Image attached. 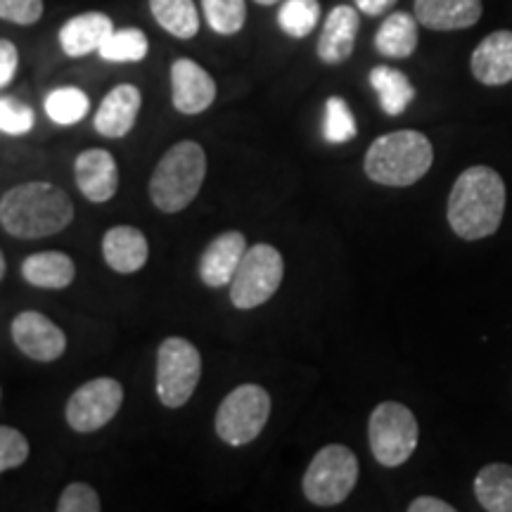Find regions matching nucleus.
Returning <instances> with one entry per match:
<instances>
[{
	"label": "nucleus",
	"mask_w": 512,
	"mask_h": 512,
	"mask_svg": "<svg viewBox=\"0 0 512 512\" xmlns=\"http://www.w3.org/2000/svg\"><path fill=\"white\" fill-rule=\"evenodd\" d=\"M505 214V183L491 166H470L448 195L446 219L463 240H484L501 228Z\"/></svg>",
	"instance_id": "nucleus-1"
},
{
	"label": "nucleus",
	"mask_w": 512,
	"mask_h": 512,
	"mask_svg": "<svg viewBox=\"0 0 512 512\" xmlns=\"http://www.w3.org/2000/svg\"><path fill=\"white\" fill-rule=\"evenodd\" d=\"M72 221L74 202L67 192L48 181L15 185L0 200V226L12 238H50L62 233Z\"/></svg>",
	"instance_id": "nucleus-2"
},
{
	"label": "nucleus",
	"mask_w": 512,
	"mask_h": 512,
	"mask_svg": "<svg viewBox=\"0 0 512 512\" xmlns=\"http://www.w3.org/2000/svg\"><path fill=\"white\" fill-rule=\"evenodd\" d=\"M434 150L430 138L420 131H394L373 140L368 147L366 176L377 185L389 188H408L418 183L432 169Z\"/></svg>",
	"instance_id": "nucleus-3"
},
{
	"label": "nucleus",
	"mask_w": 512,
	"mask_h": 512,
	"mask_svg": "<svg viewBox=\"0 0 512 512\" xmlns=\"http://www.w3.org/2000/svg\"><path fill=\"white\" fill-rule=\"evenodd\" d=\"M207 178V152L195 140H181L159 159L150 178L152 204L164 214L188 209Z\"/></svg>",
	"instance_id": "nucleus-4"
},
{
	"label": "nucleus",
	"mask_w": 512,
	"mask_h": 512,
	"mask_svg": "<svg viewBox=\"0 0 512 512\" xmlns=\"http://www.w3.org/2000/svg\"><path fill=\"white\" fill-rule=\"evenodd\" d=\"M358 482V458L342 444H328L306 467L302 489L309 503L320 508L344 503Z\"/></svg>",
	"instance_id": "nucleus-5"
},
{
	"label": "nucleus",
	"mask_w": 512,
	"mask_h": 512,
	"mask_svg": "<svg viewBox=\"0 0 512 512\" xmlns=\"http://www.w3.org/2000/svg\"><path fill=\"white\" fill-rule=\"evenodd\" d=\"M420 430L413 411L399 401H384L370 413L368 441L382 467H399L418 448Z\"/></svg>",
	"instance_id": "nucleus-6"
},
{
	"label": "nucleus",
	"mask_w": 512,
	"mask_h": 512,
	"mask_svg": "<svg viewBox=\"0 0 512 512\" xmlns=\"http://www.w3.org/2000/svg\"><path fill=\"white\" fill-rule=\"evenodd\" d=\"M283 275V254L273 245L259 242V245L247 247L238 266V273H235L233 283H230V302L240 311L259 309L283 285Z\"/></svg>",
	"instance_id": "nucleus-7"
},
{
	"label": "nucleus",
	"mask_w": 512,
	"mask_h": 512,
	"mask_svg": "<svg viewBox=\"0 0 512 512\" xmlns=\"http://www.w3.org/2000/svg\"><path fill=\"white\" fill-rule=\"evenodd\" d=\"M271 418V394L259 384H240L216 411V434L228 446H247L264 432Z\"/></svg>",
	"instance_id": "nucleus-8"
},
{
	"label": "nucleus",
	"mask_w": 512,
	"mask_h": 512,
	"mask_svg": "<svg viewBox=\"0 0 512 512\" xmlns=\"http://www.w3.org/2000/svg\"><path fill=\"white\" fill-rule=\"evenodd\" d=\"M202 377V356L183 337H166L157 351V396L166 408H183Z\"/></svg>",
	"instance_id": "nucleus-9"
},
{
	"label": "nucleus",
	"mask_w": 512,
	"mask_h": 512,
	"mask_svg": "<svg viewBox=\"0 0 512 512\" xmlns=\"http://www.w3.org/2000/svg\"><path fill=\"white\" fill-rule=\"evenodd\" d=\"M124 403V387L114 377H95V380L81 384L69 396L64 418L67 425L79 434L98 432L107 422L114 420Z\"/></svg>",
	"instance_id": "nucleus-10"
},
{
	"label": "nucleus",
	"mask_w": 512,
	"mask_h": 512,
	"mask_svg": "<svg viewBox=\"0 0 512 512\" xmlns=\"http://www.w3.org/2000/svg\"><path fill=\"white\" fill-rule=\"evenodd\" d=\"M12 342L31 361L53 363L67 351V335L60 325L38 311H22L12 320Z\"/></svg>",
	"instance_id": "nucleus-11"
},
{
	"label": "nucleus",
	"mask_w": 512,
	"mask_h": 512,
	"mask_svg": "<svg viewBox=\"0 0 512 512\" xmlns=\"http://www.w3.org/2000/svg\"><path fill=\"white\" fill-rule=\"evenodd\" d=\"M171 100L181 114H202L216 100V81L195 60L181 57L171 64Z\"/></svg>",
	"instance_id": "nucleus-12"
},
{
	"label": "nucleus",
	"mask_w": 512,
	"mask_h": 512,
	"mask_svg": "<svg viewBox=\"0 0 512 512\" xmlns=\"http://www.w3.org/2000/svg\"><path fill=\"white\" fill-rule=\"evenodd\" d=\"M76 188L88 202H110L119 190V166L112 152L102 147L83 150L74 162Z\"/></svg>",
	"instance_id": "nucleus-13"
},
{
	"label": "nucleus",
	"mask_w": 512,
	"mask_h": 512,
	"mask_svg": "<svg viewBox=\"0 0 512 512\" xmlns=\"http://www.w3.org/2000/svg\"><path fill=\"white\" fill-rule=\"evenodd\" d=\"M140 105H143V93L133 83H119L100 102L95 112L93 126L100 136L105 138H126L136 126Z\"/></svg>",
	"instance_id": "nucleus-14"
},
{
	"label": "nucleus",
	"mask_w": 512,
	"mask_h": 512,
	"mask_svg": "<svg viewBox=\"0 0 512 512\" xmlns=\"http://www.w3.org/2000/svg\"><path fill=\"white\" fill-rule=\"evenodd\" d=\"M247 252V240L240 230H226L209 242L200 259V278L207 287H226L233 283L242 256Z\"/></svg>",
	"instance_id": "nucleus-15"
},
{
	"label": "nucleus",
	"mask_w": 512,
	"mask_h": 512,
	"mask_svg": "<svg viewBox=\"0 0 512 512\" xmlns=\"http://www.w3.org/2000/svg\"><path fill=\"white\" fill-rule=\"evenodd\" d=\"M358 29H361V19H358L356 8H351V5H337L335 10H330L318 38L316 50L320 60L325 64L347 62L351 53H354Z\"/></svg>",
	"instance_id": "nucleus-16"
},
{
	"label": "nucleus",
	"mask_w": 512,
	"mask_h": 512,
	"mask_svg": "<svg viewBox=\"0 0 512 512\" xmlns=\"http://www.w3.org/2000/svg\"><path fill=\"white\" fill-rule=\"evenodd\" d=\"M472 76L484 86H505L512 81V31H494L470 57Z\"/></svg>",
	"instance_id": "nucleus-17"
},
{
	"label": "nucleus",
	"mask_w": 512,
	"mask_h": 512,
	"mask_svg": "<svg viewBox=\"0 0 512 512\" xmlns=\"http://www.w3.org/2000/svg\"><path fill=\"white\" fill-rule=\"evenodd\" d=\"M102 256L114 273L131 275L147 264L150 245H147L143 230L133 226H114L102 238Z\"/></svg>",
	"instance_id": "nucleus-18"
},
{
	"label": "nucleus",
	"mask_w": 512,
	"mask_h": 512,
	"mask_svg": "<svg viewBox=\"0 0 512 512\" xmlns=\"http://www.w3.org/2000/svg\"><path fill=\"white\" fill-rule=\"evenodd\" d=\"M482 17V0H415V19L432 31L475 27Z\"/></svg>",
	"instance_id": "nucleus-19"
},
{
	"label": "nucleus",
	"mask_w": 512,
	"mask_h": 512,
	"mask_svg": "<svg viewBox=\"0 0 512 512\" xmlns=\"http://www.w3.org/2000/svg\"><path fill=\"white\" fill-rule=\"evenodd\" d=\"M112 31L114 24L105 12H83L62 24L60 48L67 57H86L98 53Z\"/></svg>",
	"instance_id": "nucleus-20"
},
{
	"label": "nucleus",
	"mask_w": 512,
	"mask_h": 512,
	"mask_svg": "<svg viewBox=\"0 0 512 512\" xmlns=\"http://www.w3.org/2000/svg\"><path fill=\"white\" fill-rule=\"evenodd\" d=\"M22 278L38 290H64L74 283L76 266L64 252H36L24 259Z\"/></svg>",
	"instance_id": "nucleus-21"
},
{
	"label": "nucleus",
	"mask_w": 512,
	"mask_h": 512,
	"mask_svg": "<svg viewBox=\"0 0 512 512\" xmlns=\"http://www.w3.org/2000/svg\"><path fill=\"white\" fill-rule=\"evenodd\" d=\"M418 19L411 12H392L375 34V48L389 60H406L418 48Z\"/></svg>",
	"instance_id": "nucleus-22"
},
{
	"label": "nucleus",
	"mask_w": 512,
	"mask_h": 512,
	"mask_svg": "<svg viewBox=\"0 0 512 512\" xmlns=\"http://www.w3.org/2000/svg\"><path fill=\"white\" fill-rule=\"evenodd\" d=\"M370 86L380 98V107L389 117H399L408 110V105L415 100V88L411 79L399 69L380 64L370 72Z\"/></svg>",
	"instance_id": "nucleus-23"
},
{
	"label": "nucleus",
	"mask_w": 512,
	"mask_h": 512,
	"mask_svg": "<svg viewBox=\"0 0 512 512\" xmlns=\"http://www.w3.org/2000/svg\"><path fill=\"white\" fill-rule=\"evenodd\" d=\"M475 496L486 512H512V465H484L475 477Z\"/></svg>",
	"instance_id": "nucleus-24"
},
{
	"label": "nucleus",
	"mask_w": 512,
	"mask_h": 512,
	"mask_svg": "<svg viewBox=\"0 0 512 512\" xmlns=\"http://www.w3.org/2000/svg\"><path fill=\"white\" fill-rule=\"evenodd\" d=\"M150 12L159 27L183 41L195 38L200 31V12L195 0H150Z\"/></svg>",
	"instance_id": "nucleus-25"
},
{
	"label": "nucleus",
	"mask_w": 512,
	"mask_h": 512,
	"mask_svg": "<svg viewBox=\"0 0 512 512\" xmlns=\"http://www.w3.org/2000/svg\"><path fill=\"white\" fill-rule=\"evenodd\" d=\"M147 53H150V41H147V36L136 27L114 29L98 50L102 60L114 62V64L143 62Z\"/></svg>",
	"instance_id": "nucleus-26"
},
{
	"label": "nucleus",
	"mask_w": 512,
	"mask_h": 512,
	"mask_svg": "<svg viewBox=\"0 0 512 512\" xmlns=\"http://www.w3.org/2000/svg\"><path fill=\"white\" fill-rule=\"evenodd\" d=\"M88 110H91V100L76 86L55 88L46 98V114L57 126L79 124L81 119H86Z\"/></svg>",
	"instance_id": "nucleus-27"
},
{
	"label": "nucleus",
	"mask_w": 512,
	"mask_h": 512,
	"mask_svg": "<svg viewBox=\"0 0 512 512\" xmlns=\"http://www.w3.org/2000/svg\"><path fill=\"white\" fill-rule=\"evenodd\" d=\"M320 22L318 0H283L278 10V27L292 38H306Z\"/></svg>",
	"instance_id": "nucleus-28"
},
{
	"label": "nucleus",
	"mask_w": 512,
	"mask_h": 512,
	"mask_svg": "<svg viewBox=\"0 0 512 512\" xmlns=\"http://www.w3.org/2000/svg\"><path fill=\"white\" fill-rule=\"evenodd\" d=\"M358 133L356 117L347 105V100L332 95L325 102V119H323V138L330 145H344L354 140Z\"/></svg>",
	"instance_id": "nucleus-29"
},
{
	"label": "nucleus",
	"mask_w": 512,
	"mask_h": 512,
	"mask_svg": "<svg viewBox=\"0 0 512 512\" xmlns=\"http://www.w3.org/2000/svg\"><path fill=\"white\" fill-rule=\"evenodd\" d=\"M202 10L209 27L221 36H233L245 27V0H202Z\"/></svg>",
	"instance_id": "nucleus-30"
},
{
	"label": "nucleus",
	"mask_w": 512,
	"mask_h": 512,
	"mask_svg": "<svg viewBox=\"0 0 512 512\" xmlns=\"http://www.w3.org/2000/svg\"><path fill=\"white\" fill-rule=\"evenodd\" d=\"M36 124V114L29 105L15 98H0V131L8 136H27Z\"/></svg>",
	"instance_id": "nucleus-31"
},
{
	"label": "nucleus",
	"mask_w": 512,
	"mask_h": 512,
	"mask_svg": "<svg viewBox=\"0 0 512 512\" xmlns=\"http://www.w3.org/2000/svg\"><path fill=\"white\" fill-rule=\"evenodd\" d=\"M29 441L15 427L0 425V475L27 463Z\"/></svg>",
	"instance_id": "nucleus-32"
},
{
	"label": "nucleus",
	"mask_w": 512,
	"mask_h": 512,
	"mask_svg": "<svg viewBox=\"0 0 512 512\" xmlns=\"http://www.w3.org/2000/svg\"><path fill=\"white\" fill-rule=\"evenodd\" d=\"M102 510L98 491L86 482H74L62 491L57 512H98Z\"/></svg>",
	"instance_id": "nucleus-33"
},
{
	"label": "nucleus",
	"mask_w": 512,
	"mask_h": 512,
	"mask_svg": "<svg viewBox=\"0 0 512 512\" xmlns=\"http://www.w3.org/2000/svg\"><path fill=\"white\" fill-rule=\"evenodd\" d=\"M43 17V0H0V19L31 27Z\"/></svg>",
	"instance_id": "nucleus-34"
},
{
	"label": "nucleus",
	"mask_w": 512,
	"mask_h": 512,
	"mask_svg": "<svg viewBox=\"0 0 512 512\" xmlns=\"http://www.w3.org/2000/svg\"><path fill=\"white\" fill-rule=\"evenodd\" d=\"M19 67V53L15 43L8 38H0V88H5L15 79Z\"/></svg>",
	"instance_id": "nucleus-35"
},
{
	"label": "nucleus",
	"mask_w": 512,
	"mask_h": 512,
	"mask_svg": "<svg viewBox=\"0 0 512 512\" xmlns=\"http://www.w3.org/2000/svg\"><path fill=\"white\" fill-rule=\"evenodd\" d=\"M408 512H456V508L451 503L441 501V498L418 496L408 505Z\"/></svg>",
	"instance_id": "nucleus-36"
},
{
	"label": "nucleus",
	"mask_w": 512,
	"mask_h": 512,
	"mask_svg": "<svg viewBox=\"0 0 512 512\" xmlns=\"http://www.w3.org/2000/svg\"><path fill=\"white\" fill-rule=\"evenodd\" d=\"M356 8L368 17H377L384 15L387 10H392V5H396V0H354Z\"/></svg>",
	"instance_id": "nucleus-37"
},
{
	"label": "nucleus",
	"mask_w": 512,
	"mask_h": 512,
	"mask_svg": "<svg viewBox=\"0 0 512 512\" xmlns=\"http://www.w3.org/2000/svg\"><path fill=\"white\" fill-rule=\"evenodd\" d=\"M5 271H8V261H5V254H3V249H0V280L5 278Z\"/></svg>",
	"instance_id": "nucleus-38"
},
{
	"label": "nucleus",
	"mask_w": 512,
	"mask_h": 512,
	"mask_svg": "<svg viewBox=\"0 0 512 512\" xmlns=\"http://www.w3.org/2000/svg\"><path fill=\"white\" fill-rule=\"evenodd\" d=\"M254 3H259V5H275V3H280V0H254Z\"/></svg>",
	"instance_id": "nucleus-39"
}]
</instances>
